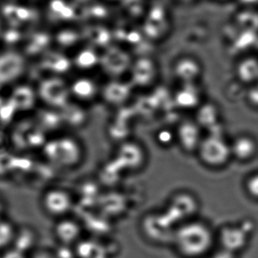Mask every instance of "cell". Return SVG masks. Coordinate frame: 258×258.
Returning <instances> with one entry per match:
<instances>
[{"label": "cell", "instance_id": "cell-14", "mask_svg": "<svg viewBox=\"0 0 258 258\" xmlns=\"http://www.w3.org/2000/svg\"><path fill=\"white\" fill-rule=\"evenodd\" d=\"M232 160L247 163L255 158L258 153V142L249 134H239L230 140Z\"/></svg>", "mask_w": 258, "mask_h": 258}, {"label": "cell", "instance_id": "cell-27", "mask_svg": "<svg viewBox=\"0 0 258 258\" xmlns=\"http://www.w3.org/2000/svg\"><path fill=\"white\" fill-rule=\"evenodd\" d=\"M58 245V248L53 250L57 258H77L75 247L60 244Z\"/></svg>", "mask_w": 258, "mask_h": 258}, {"label": "cell", "instance_id": "cell-4", "mask_svg": "<svg viewBox=\"0 0 258 258\" xmlns=\"http://www.w3.org/2000/svg\"><path fill=\"white\" fill-rule=\"evenodd\" d=\"M0 17L4 25L28 31L42 21L40 9L21 0H7L0 5Z\"/></svg>", "mask_w": 258, "mask_h": 258}, {"label": "cell", "instance_id": "cell-8", "mask_svg": "<svg viewBox=\"0 0 258 258\" xmlns=\"http://www.w3.org/2000/svg\"><path fill=\"white\" fill-rule=\"evenodd\" d=\"M53 47L52 30L48 27L44 28L34 27L25 33L20 52L28 61L39 59Z\"/></svg>", "mask_w": 258, "mask_h": 258}, {"label": "cell", "instance_id": "cell-20", "mask_svg": "<svg viewBox=\"0 0 258 258\" xmlns=\"http://www.w3.org/2000/svg\"><path fill=\"white\" fill-rule=\"evenodd\" d=\"M77 258H108L106 247L101 241L84 236L75 246Z\"/></svg>", "mask_w": 258, "mask_h": 258}, {"label": "cell", "instance_id": "cell-30", "mask_svg": "<svg viewBox=\"0 0 258 258\" xmlns=\"http://www.w3.org/2000/svg\"><path fill=\"white\" fill-rule=\"evenodd\" d=\"M4 25H4L2 19H1V17H0V34H1V32H2L3 29H4Z\"/></svg>", "mask_w": 258, "mask_h": 258}, {"label": "cell", "instance_id": "cell-23", "mask_svg": "<svg viewBox=\"0 0 258 258\" xmlns=\"http://www.w3.org/2000/svg\"><path fill=\"white\" fill-rule=\"evenodd\" d=\"M181 85V89L176 94V102L182 108H193L195 107L194 103L200 102L199 91L196 88L197 84Z\"/></svg>", "mask_w": 258, "mask_h": 258}, {"label": "cell", "instance_id": "cell-17", "mask_svg": "<svg viewBox=\"0 0 258 258\" xmlns=\"http://www.w3.org/2000/svg\"><path fill=\"white\" fill-rule=\"evenodd\" d=\"M201 73L202 66L192 57H181L173 66V74L181 84H197Z\"/></svg>", "mask_w": 258, "mask_h": 258}, {"label": "cell", "instance_id": "cell-15", "mask_svg": "<svg viewBox=\"0 0 258 258\" xmlns=\"http://www.w3.org/2000/svg\"><path fill=\"white\" fill-rule=\"evenodd\" d=\"M14 88L10 90V101L16 109L30 111L34 109L39 102L35 85L33 84H16Z\"/></svg>", "mask_w": 258, "mask_h": 258}, {"label": "cell", "instance_id": "cell-7", "mask_svg": "<svg viewBox=\"0 0 258 258\" xmlns=\"http://www.w3.org/2000/svg\"><path fill=\"white\" fill-rule=\"evenodd\" d=\"M39 204L46 217L58 220L72 214L75 205V195L64 187H48L40 194Z\"/></svg>", "mask_w": 258, "mask_h": 258}, {"label": "cell", "instance_id": "cell-22", "mask_svg": "<svg viewBox=\"0 0 258 258\" xmlns=\"http://www.w3.org/2000/svg\"><path fill=\"white\" fill-rule=\"evenodd\" d=\"M26 31L4 25L0 34V50H20Z\"/></svg>", "mask_w": 258, "mask_h": 258}, {"label": "cell", "instance_id": "cell-3", "mask_svg": "<svg viewBox=\"0 0 258 258\" xmlns=\"http://www.w3.org/2000/svg\"><path fill=\"white\" fill-rule=\"evenodd\" d=\"M196 154L205 167L212 170L224 168L232 160L230 140L220 131L208 132Z\"/></svg>", "mask_w": 258, "mask_h": 258}, {"label": "cell", "instance_id": "cell-24", "mask_svg": "<svg viewBox=\"0 0 258 258\" xmlns=\"http://www.w3.org/2000/svg\"><path fill=\"white\" fill-rule=\"evenodd\" d=\"M17 225L11 220L0 218V252L13 246Z\"/></svg>", "mask_w": 258, "mask_h": 258}, {"label": "cell", "instance_id": "cell-6", "mask_svg": "<svg viewBox=\"0 0 258 258\" xmlns=\"http://www.w3.org/2000/svg\"><path fill=\"white\" fill-rule=\"evenodd\" d=\"M39 102L51 109H62L71 100L69 80L61 77H45L35 84Z\"/></svg>", "mask_w": 258, "mask_h": 258}, {"label": "cell", "instance_id": "cell-1", "mask_svg": "<svg viewBox=\"0 0 258 258\" xmlns=\"http://www.w3.org/2000/svg\"><path fill=\"white\" fill-rule=\"evenodd\" d=\"M217 240V232L209 223L194 218L176 226L171 244L183 257L202 258L212 250Z\"/></svg>", "mask_w": 258, "mask_h": 258}, {"label": "cell", "instance_id": "cell-18", "mask_svg": "<svg viewBox=\"0 0 258 258\" xmlns=\"http://www.w3.org/2000/svg\"><path fill=\"white\" fill-rule=\"evenodd\" d=\"M217 235L224 249L229 252H238L243 250L248 242V235L245 230L239 226H223V229Z\"/></svg>", "mask_w": 258, "mask_h": 258}, {"label": "cell", "instance_id": "cell-26", "mask_svg": "<svg viewBox=\"0 0 258 258\" xmlns=\"http://www.w3.org/2000/svg\"><path fill=\"white\" fill-rule=\"evenodd\" d=\"M0 258H29V256L28 253L16 248L14 246H11L1 252Z\"/></svg>", "mask_w": 258, "mask_h": 258}, {"label": "cell", "instance_id": "cell-29", "mask_svg": "<svg viewBox=\"0 0 258 258\" xmlns=\"http://www.w3.org/2000/svg\"><path fill=\"white\" fill-rule=\"evenodd\" d=\"M28 4H32V5L37 6V4H43L45 0H23Z\"/></svg>", "mask_w": 258, "mask_h": 258}, {"label": "cell", "instance_id": "cell-13", "mask_svg": "<svg viewBox=\"0 0 258 258\" xmlns=\"http://www.w3.org/2000/svg\"><path fill=\"white\" fill-rule=\"evenodd\" d=\"M196 120H184L175 131L176 142L186 153H196L205 134Z\"/></svg>", "mask_w": 258, "mask_h": 258}, {"label": "cell", "instance_id": "cell-5", "mask_svg": "<svg viewBox=\"0 0 258 258\" xmlns=\"http://www.w3.org/2000/svg\"><path fill=\"white\" fill-rule=\"evenodd\" d=\"M40 7L42 20L48 28L82 24L81 7L73 0H45Z\"/></svg>", "mask_w": 258, "mask_h": 258}, {"label": "cell", "instance_id": "cell-9", "mask_svg": "<svg viewBox=\"0 0 258 258\" xmlns=\"http://www.w3.org/2000/svg\"><path fill=\"white\" fill-rule=\"evenodd\" d=\"M28 60L18 50H1L0 52V85L16 84L28 70Z\"/></svg>", "mask_w": 258, "mask_h": 258}, {"label": "cell", "instance_id": "cell-16", "mask_svg": "<svg viewBox=\"0 0 258 258\" xmlns=\"http://www.w3.org/2000/svg\"><path fill=\"white\" fill-rule=\"evenodd\" d=\"M63 126L72 130L84 128L88 123V110L87 106L71 100L62 109L60 110Z\"/></svg>", "mask_w": 258, "mask_h": 258}, {"label": "cell", "instance_id": "cell-19", "mask_svg": "<svg viewBox=\"0 0 258 258\" xmlns=\"http://www.w3.org/2000/svg\"><path fill=\"white\" fill-rule=\"evenodd\" d=\"M74 69L79 74H88L99 66L100 55L91 46L84 44L71 54Z\"/></svg>", "mask_w": 258, "mask_h": 258}, {"label": "cell", "instance_id": "cell-28", "mask_svg": "<svg viewBox=\"0 0 258 258\" xmlns=\"http://www.w3.org/2000/svg\"><path fill=\"white\" fill-rule=\"evenodd\" d=\"M29 258H57V256L53 250L45 247H37L31 252Z\"/></svg>", "mask_w": 258, "mask_h": 258}, {"label": "cell", "instance_id": "cell-25", "mask_svg": "<svg viewBox=\"0 0 258 258\" xmlns=\"http://www.w3.org/2000/svg\"><path fill=\"white\" fill-rule=\"evenodd\" d=\"M244 189L250 199L258 202V171L253 172L245 178Z\"/></svg>", "mask_w": 258, "mask_h": 258}, {"label": "cell", "instance_id": "cell-10", "mask_svg": "<svg viewBox=\"0 0 258 258\" xmlns=\"http://www.w3.org/2000/svg\"><path fill=\"white\" fill-rule=\"evenodd\" d=\"M69 84L72 100L87 106L100 97V86L88 74H79L69 80Z\"/></svg>", "mask_w": 258, "mask_h": 258}, {"label": "cell", "instance_id": "cell-31", "mask_svg": "<svg viewBox=\"0 0 258 258\" xmlns=\"http://www.w3.org/2000/svg\"><path fill=\"white\" fill-rule=\"evenodd\" d=\"M214 2L220 3V4H225V3L231 2L232 0H213Z\"/></svg>", "mask_w": 258, "mask_h": 258}, {"label": "cell", "instance_id": "cell-12", "mask_svg": "<svg viewBox=\"0 0 258 258\" xmlns=\"http://www.w3.org/2000/svg\"><path fill=\"white\" fill-rule=\"evenodd\" d=\"M54 49L66 53H73L84 44L81 25H62L52 29Z\"/></svg>", "mask_w": 258, "mask_h": 258}, {"label": "cell", "instance_id": "cell-11", "mask_svg": "<svg viewBox=\"0 0 258 258\" xmlns=\"http://www.w3.org/2000/svg\"><path fill=\"white\" fill-rule=\"evenodd\" d=\"M52 235L60 245L74 247L84 236V226L78 219L72 216L55 220Z\"/></svg>", "mask_w": 258, "mask_h": 258}, {"label": "cell", "instance_id": "cell-2", "mask_svg": "<svg viewBox=\"0 0 258 258\" xmlns=\"http://www.w3.org/2000/svg\"><path fill=\"white\" fill-rule=\"evenodd\" d=\"M42 155L49 165L64 171L78 168L86 158L85 146L73 134H55L42 146Z\"/></svg>", "mask_w": 258, "mask_h": 258}, {"label": "cell", "instance_id": "cell-21", "mask_svg": "<svg viewBox=\"0 0 258 258\" xmlns=\"http://www.w3.org/2000/svg\"><path fill=\"white\" fill-rule=\"evenodd\" d=\"M38 235L34 228L27 225L17 226L13 246L25 253H31L34 249L37 248L36 243Z\"/></svg>", "mask_w": 258, "mask_h": 258}]
</instances>
